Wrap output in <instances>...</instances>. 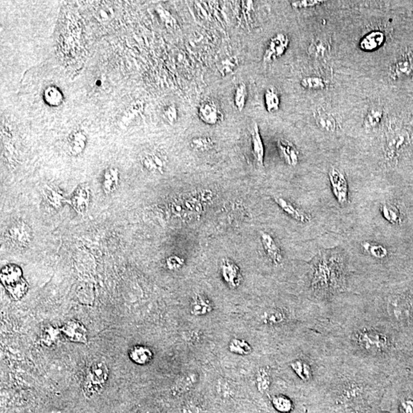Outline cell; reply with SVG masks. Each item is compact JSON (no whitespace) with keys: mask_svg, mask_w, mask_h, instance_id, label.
Returning a JSON list of instances; mask_svg holds the SVG:
<instances>
[{"mask_svg":"<svg viewBox=\"0 0 413 413\" xmlns=\"http://www.w3.org/2000/svg\"><path fill=\"white\" fill-rule=\"evenodd\" d=\"M325 332L344 358L391 376L398 349L397 331L363 308L327 307Z\"/></svg>","mask_w":413,"mask_h":413,"instance_id":"cell-1","label":"cell"},{"mask_svg":"<svg viewBox=\"0 0 413 413\" xmlns=\"http://www.w3.org/2000/svg\"><path fill=\"white\" fill-rule=\"evenodd\" d=\"M348 288L343 259L322 254L314 260L310 274L309 289L316 302L327 308Z\"/></svg>","mask_w":413,"mask_h":413,"instance_id":"cell-2","label":"cell"},{"mask_svg":"<svg viewBox=\"0 0 413 413\" xmlns=\"http://www.w3.org/2000/svg\"><path fill=\"white\" fill-rule=\"evenodd\" d=\"M405 119H391L386 129V152L391 159L397 158L399 154L409 146L413 139V124Z\"/></svg>","mask_w":413,"mask_h":413,"instance_id":"cell-3","label":"cell"},{"mask_svg":"<svg viewBox=\"0 0 413 413\" xmlns=\"http://www.w3.org/2000/svg\"><path fill=\"white\" fill-rule=\"evenodd\" d=\"M1 281L10 296L15 300L21 299L29 289V285L23 276V270L14 264H10L3 268Z\"/></svg>","mask_w":413,"mask_h":413,"instance_id":"cell-4","label":"cell"},{"mask_svg":"<svg viewBox=\"0 0 413 413\" xmlns=\"http://www.w3.org/2000/svg\"><path fill=\"white\" fill-rule=\"evenodd\" d=\"M108 376V367L103 361H98L93 363L88 369L83 383L85 396L91 398L98 394L107 383Z\"/></svg>","mask_w":413,"mask_h":413,"instance_id":"cell-5","label":"cell"},{"mask_svg":"<svg viewBox=\"0 0 413 413\" xmlns=\"http://www.w3.org/2000/svg\"><path fill=\"white\" fill-rule=\"evenodd\" d=\"M9 243L16 249H26L33 238L32 229L23 222H16L9 227L6 233Z\"/></svg>","mask_w":413,"mask_h":413,"instance_id":"cell-6","label":"cell"},{"mask_svg":"<svg viewBox=\"0 0 413 413\" xmlns=\"http://www.w3.org/2000/svg\"><path fill=\"white\" fill-rule=\"evenodd\" d=\"M294 316L291 314L290 311L285 308L274 307L264 310L260 315V321L263 324L268 327H276L286 325L293 321Z\"/></svg>","mask_w":413,"mask_h":413,"instance_id":"cell-7","label":"cell"},{"mask_svg":"<svg viewBox=\"0 0 413 413\" xmlns=\"http://www.w3.org/2000/svg\"><path fill=\"white\" fill-rule=\"evenodd\" d=\"M328 178L335 198L341 205H345L348 201V183L345 174L338 168L332 167Z\"/></svg>","mask_w":413,"mask_h":413,"instance_id":"cell-8","label":"cell"},{"mask_svg":"<svg viewBox=\"0 0 413 413\" xmlns=\"http://www.w3.org/2000/svg\"><path fill=\"white\" fill-rule=\"evenodd\" d=\"M390 77L394 80L413 78V51H406L390 67Z\"/></svg>","mask_w":413,"mask_h":413,"instance_id":"cell-9","label":"cell"},{"mask_svg":"<svg viewBox=\"0 0 413 413\" xmlns=\"http://www.w3.org/2000/svg\"><path fill=\"white\" fill-rule=\"evenodd\" d=\"M198 117L207 125L218 124L223 120V114L218 104L212 100L202 101L198 107Z\"/></svg>","mask_w":413,"mask_h":413,"instance_id":"cell-10","label":"cell"},{"mask_svg":"<svg viewBox=\"0 0 413 413\" xmlns=\"http://www.w3.org/2000/svg\"><path fill=\"white\" fill-rule=\"evenodd\" d=\"M289 45V37L284 33H279L270 39L264 54V62H272L280 58L286 52Z\"/></svg>","mask_w":413,"mask_h":413,"instance_id":"cell-11","label":"cell"},{"mask_svg":"<svg viewBox=\"0 0 413 413\" xmlns=\"http://www.w3.org/2000/svg\"><path fill=\"white\" fill-rule=\"evenodd\" d=\"M60 332L67 340L74 343H86L88 332L85 326L80 321L71 320L63 325Z\"/></svg>","mask_w":413,"mask_h":413,"instance_id":"cell-12","label":"cell"},{"mask_svg":"<svg viewBox=\"0 0 413 413\" xmlns=\"http://www.w3.org/2000/svg\"><path fill=\"white\" fill-rule=\"evenodd\" d=\"M221 274L223 280L230 287L235 289L241 283L240 270L232 260H223L221 264Z\"/></svg>","mask_w":413,"mask_h":413,"instance_id":"cell-13","label":"cell"},{"mask_svg":"<svg viewBox=\"0 0 413 413\" xmlns=\"http://www.w3.org/2000/svg\"><path fill=\"white\" fill-rule=\"evenodd\" d=\"M260 239L264 246V251L267 254L268 258L271 260L272 263L275 266H279L283 264V254L271 235L263 232L261 233Z\"/></svg>","mask_w":413,"mask_h":413,"instance_id":"cell-14","label":"cell"},{"mask_svg":"<svg viewBox=\"0 0 413 413\" xmlns=\"http://www.w3.org/2000/svg\"><path fill=\"white\" fill-rule=\"evenodd\" d=\"M278 150L281 158L289 166H296L299 161V152L296 147L286 139H279Z\"/></svg>","mask_w":413,"mask_h":413,"instance_id":"cell-15","label":"cell"},{"mask_svg":"<svg viewBox=\"0 0 413 413\" xmlns=\"http://www.w3.org/2000/svg\"><path fill=\"white\" fill-rule=\"evenodd\" d=\"M274 201L279 206V208L283 210L286 214L292 217L296 221L300 223H308L311 220V217L299 208H296L290 201L281 197H275Z\"/></svg>","mask_w":413,"mask_h":413,"instance_id":"cell-16","label":"cell"},{"mask_svg":"<svg viewBox=\"0 0 413 413\" xmlns=\"http://www.w3.org/2000/svg\"><path fill=\"white\" fill-rule=\"evenodd\" d=\"M314 120L317 127L325 133H335L339 128L336 118L328 112L321 109L314 113Z\"/></svg>","mask_w":413,"mask_h":413,"instance_id":"cell-17","label":"cell"},{"mask_svg":"<svg viewBox=\"0 0 413 413\" xmlns=\"http://www.w3.org/2000/svg\"><path fill=\"white\" fill-rule=\"evenodd\" d=\"M386 35L380 31H373L364 35L360 42V48L364 51H372L378 49L384 44Z\"/></svg>","mask_w":413,"mask_h":413,"instance_id":"cell-18","label":"cell"},{"mask_svg":"<svg viewBox=\"0 0 413 413\" xmlns=\"http://www.w3.org/2000/svg\"><path fill=\"white\" fill-rule=\"evenodd\" d=\"M251 145H252V153L257 164L260 166H264L265 150H264V142H263L257 123L254 124L251 130Z\"/></svg>","mask_w":413,"mask_h":413,"instance_id":"cell-19","label":"cell"},{"mask_svg":"<svg viewBox=\"0 0 413 413\" xmlns=\"http://www.w3.org/2000/svg\"><path fill=\"white\" fill-rule=\"evenodd\" d=\"M91 200V194L88 187L80 186L71 198L72 207L78 213H84L88 209Z\"/></svg>","mask_w":413,"mask_h":413,"instance_id":"cell-20","label":"cell"},{"mask_svg":"<svg viewBox=\"0 0 413 413\" xmlns=\"http://www.w3.org/2000/svg\"><path fill=\"white\" fill-rule=\"evenodd\" d=\"M331 44L324 36L316 37L310 44L308 53L314 58H323L330 53Z\"/></svg>","mask_w":413,"mask_h":413,"instance_id":"cell-21","label":"cell"},{"mask_svg":"<svg viewBox=\"0 0 413 413\" xmlns=\"http://www.w3.org/2000/svg\"><path fill=\"white\" fill-rule=\"evenodd\" d=\"M213 311V305L208 298L201 295H195L191 303V314L194 316H203Z\"/></svg>","mask_w":413,"mask_h":413,"instance_id":"cell-22","label":"cell"},{"mask_svg":"<svg viewBox=\"0 0 413 413\" xmlns=\"http://www.w3.org/2000/svg\"><path fill=\"white\" fill-rule=\"evenodd\" d=\"M129 358L133 362L138 365H146L152 361L153 354L147 347L138 345L131 349Z\"/></svg>","mask_w":413,"mask_h":413,"instance_id":"cell-23","label":"cell"},{"mask_svg":"<svg viewBox=\"0 0 413 413\" xmlns=\"http://www.w3.org/2000/svg\"><path fill=\"white\" fill-rule=\"evenodd\" d=\"M198 380V373L195 372L187 373L182 378L179 379L175 385L174 390H173L175 395H182V394L189 392L196 385Z\"/></svg>","mask_w":413,"mask_h":413,"instance_id":"cell-24","label":"cell"},{"mask_svg":"<svg viewBox=\"0 0 413 413\" xmlns=\"http://www.w3.org/2000/svg\"><path fill=\"white\" fill-rule=\"evenodd\" d=\"M142 164L147 170L150 172H159L162 173L164 169V157L158 152H151L144 155L142 159Z\"/></svg>","mask_w":413,"mask_h":413,"instance_id":"cell-25","label":"cell"},{"mask_svg":"<svg viewBox=\"0 0 413 413\" xmlns=\"http://www.w3.org/2000/svg\"><path fill=\"white\" fill-rule=\"evenodd\" d=\"M273 382L272 372L269 367H260L256 375V385L261 393L267 392L271 387Z\"/></svg>","mask_w":413,"mask_h":413,"instance_id":"cell-26","label":"cell"},{"mask_svg":"<svg viewBox=\"0 0 413 413\" xmlns=\"http://www.w3.org/2000/svg\"><path fill=\"white\" fill-rule=\"evenodd\" d=\"M69 146L73 155H79L86 146L87 138L81 131H74L69 136Z\"/></svg>","mask_w":413,"mask_h":413,"instance_id":"cell-27","label":"cell"},{"mask_svg":"<svg viewBox=\"0 0 413 413\" xmlns=\"http://www.w3.org/2000/svg\"><path fill=\"white\" fill-rule=\"evenodd\" d=\"M383 118V110L381 107H371L364 118V127L367 129H374L380 124Z\"/></svg>","mask_w":413,"mask_h":413,"instance_id":"cell-28","label":"cell"},{"mask_svg":"<svg viewBox=\"0 0 413 413\" xmlns=\"http://www.w3.org/2000/svg\"><path fill=\"white\" fill-rule=\"evenodd\" d=\"M266 109L269 113L277 111L280 106V98L276 88L270 87L266 91L264 95Z\"/></svg>","mask_w":413,"mask_h":413,"instance_id":"cell-29","label":"cell"},{"mask_svg":"<svg viewBox=\"0 0 413 413\" xmlns=\"http://www.w3.org/2000/svg\"><path fill=\"white\" fill-rule=\"evenodd\" d=\"M119 173L117 169L110 168L105 172L104 178V189L106 193L110 194L117 189L119 183Z\"/></svg>","mask_w":413,"mask_h":413,"instance_id":"cell-30","label":"cell"},{"mask_svg":"<svg viewBox=\"0 0 413 413\" xmlns=\"http://www.w3.org/2000/svg\"><path fill=\"white\" fill-rule=\"evenodd\" d=\"M246 99H247V89L246 86L243 82H240L236 85V89L233 95V104L235 108L239 112L243 110L245 105H246Z\"/></svg>","mask_w":413,"mask_h":413,"instance_id":"cell-31","label":"cell"},{"mask_svg":"<svg viewBox=\"0 0 413 413\" xmlns=\"http://www.w3.org/2000/svg\"><path fill=\"white\" fill-rule=\"evenodd\" d=\"M300 85L302 88L311 91H322L327 86V82L321 77L316 76H308L303 77L300 81Z\"/></svg>","mask_w":413,"mask_h":413,"instance_id":"cell-32","label":"cell"},{"mask_svg":"<svg viewBox=\"0 0 413 413\" xmlns=\"http://www.w3.org/2000/svg\"><path fill=\"white\" fill-rule=\"evenodd\" d=\"M381 213L384 218L392 224H398L400 222L399 209L393 204L384 203L381 206Z\"/></svg>","mask_w":413,"mask_h":413,"instance_id":"cell-33","label":"cell"},{"mask_svg":"<svg viewBox=\"0 0 413 413\" xmlns=\"http://www.w3.org/2000/svg\"><path fill=\"white\" fill-rule=\"evenodd\" d=\"M273 407L281 413H289L293 409V403L288 396L277 395L272 399Z\"/></svg>","mask_w":413,"mask_h":413,"instance_id":"cell-34","label":"cell"},{"mask_svg":"<svg viewBox=\"0 0 413 413\" xmlns=\"http://www.w3.org/2000/svg\"><path fill=\"white\" fill-rule=\"evenodd\" d=\"M229 350L238 355H248L252 352V347L246 341L234 339L229 344Z\"/></svg>","mask_w":413,"mask_h":413,"instance_id":"cell-35","label":"cell"},{"mask_svg":"<svg viewBox=\"0 0 413 413\" xmlns=\"http://www.w3.org/2000/svg\"><path fill=\"white\" fill-rule=\"evenodd\" d=\"M362 246L365 250L366 252L370 254L373 258L381 260L387 257V250L380 244L365 242L362 244Z\"/></svg>","mask_w":413,"mask_h":413,"instance_id":"cell-36","label":"cell"},{"mask_svg":"<svg viewBox=\"0 0 413 413\" xmlns=\"http://www.w3.org/2000/svg\"><path fill=\"white\" fill-rule=\"evenodd\" d=\"M214 142L210 137L201 136V137L194 138L191 142V146L193 149L198 152H205L211 149L214 146Z\"/></svg>","mask_w":413,"mask_h":413,"instance_id":"cell-37","label":"cell"},{"mask_svg":"<svg viewBox=\"0 0 413 413\" xmlns=\"http://www.w3.org/2000/svg\"><path fill=\"white\" fill-rule=\"evenodd\" d=\"M239 64V61L236 57L226 58L223 60L220 64H217L219 70L223 76H227L233 73Z\"/></svg>","mask_w":413,"mask_h":413,"instance_id":"cell-38","label":"cell"},{"mask_svg":"<svg viewBox=\"0 0 413 413\" xmlns=\"http://www.w3.org/2000/svg\"><path fill=\"white\" fill-rule=\"evenodd\" d=\"M45 99L51 106L59 105L62 101L61 92L57 88H48L45 91Z\"/></svg>","mask_w":413,"mask_h":413,"instance_id":"cell-39","label":"cell"},{"mask_svg":"<svg viewBox=\"0 0 413 413\" xmlns=\"http://www.w3.org/2000/svg\"><path fill=\"white\" fill-rule=\"evenodd\" d=\"M45 198H46L47 201H48L51 205H52L53 207L56 208H58V207H60L63 200L62 195H61V193H59L58 191L54 190V189H50V188L45 189Z\"/></svg>","mask_w":413,"mask_h":413,"instance_id":"cell-40","label":"cell"},{"mask_svg":"<svg viewBox=\"0 0 413 413\" xmlns=\"http://www.w3.org/2000/svg\"><path fill=\"white\" fill-rule=\"evenodd\" d=\"M163 117L170 123H175L178 120V111L174 104L167 106L163 110Z\"/></svg>","mask_w":413,"mask_h":413,"instance_id":"cell-41","label":"cell"},{"mask_svg":"<svg viewBox=\"0 0 413 413\" xmlns=\"http://www.w3.org/2000/svg\"><path fill=\"white\" fill-rule=\"evenodd\" d=\"M323 1L318 0H304V1H295L291 4L292 8L294 9H306L312 8V7H317L323 4Z\"/></svg>","mask_w":413,"mask_h":413,"instance_id":"cell-42","label":"cell"},{"mask_svg":"<svg viewBox=\"0 0 413 413\" xmlns=\"http://www.w3.org/2000/svg\"><path fill=\"white\" fill-rule=\"evenodd\" d=\"M96 16L100 20H108L110 18L113 16L111 9L109 8L107 6H102L100 8L97 9Z\"/></svg>","mask_w":413,"mask_h":413,"instance_id":"cell-43","label":"cell"},{"mask_svg":"<svg viewBox=\"0 0 413 413\" xmlns=\"http://www.w3.org/2000/svg\"><path fill=\"white\" fill-rule=\"evenodd\" d=\"M166 264H167L168 267L170 270H176L181 268L183 266L184 260L180 257H177V256H173V257L168 259Z\"/></svg>","mask_w":413,"mask_h":413,"instance_id":"cell-44","label":"cell"},{"mask_svg":"<svg viewBox=\"0 0 413 413\" xmlns=\"http://www.w3.org/2000/svg\"><path fill=\"white\" fill-rule=\"evenodd\" d=\"M401 412L413 413L412 399H405L401 402Z\"/></svg>","mask_w":413,"mask_h":413,"instance_id":"cell-45","label":"cell"}]
</instances>
